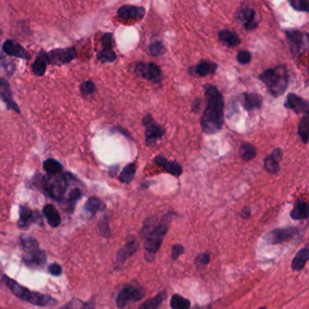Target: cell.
<instances>
[{
	"instance_id": "1",
	"label": "cell",
	"mask_w": 309,
	"mask_h": 309,
	"mask_svg": "<svg viewBox=\"0 0 309 309\" xmlns=\"http://www.w3.org/2000/svg\"><path fill=\"white\" fill-rule=\"evenodd\" d=\"M206 107L200 119L202 130L207 134L219 132L224 121V98L217 86L208 83L204 85Z\"/></svg>"
},
{
	"instance_id": "2",
	"label": "cell",
	"mask_w": 309,
	"mask_h": 309,
	"mask_svg": "<svg viewBox=\"0 0 309 309\" xmlns=\"http://www.w3.org/2000/svg\"><path fill=\"white\" fill-rule=\"evenodd\" d=\"M173 213L168 212L163 215L157 226L148 234L145 239V260L152 262L155 259V255L160 249L164 240L165 235L172 223Z\"/></svg>"
},
{
	"instance_id": "3",
	"label": "cell",
	"mask_w": 309,
	"mask_h": 309,
	"mask_svg": "<svg viewBox=\"0 0 309 309\" xmlns=\"http://www.w3.org/2000/svg\"><path fill=\"white\" fill-rule=\"evenodd\" d=\"M260 79L272 97H281L289 86L288 69L283 65L267 69L260 76Z\"/></svg>"
},
{
	"instance_id": "4",
	"label": "cell",
	"mask_w": 309,
	"mask_h": 309,
	"mask_svg": "<svg viewBox=\"0 0 309 309\" xmlns=\"http://www.w3.org/2000/svg\"><path fill=\"white\" fill-rule=\"evenodd\" d=\"M3 281L7 285V288L13 292L15 295H16L18 298L24 301H27L38 307H49L56 304L55 299L52 296L26 289L19 285L17 282L15 281L14 279L8 277L7 276H3Z\"/></svg>"
},
{
	"instance_id": "5",
	"label": "cell",
	"mask_w": 309,
	"mask_h": 309,
	"mask_svg": "<svg viewBox=\"0 0 309 309\" xmlns=\"http://www.w3.org/2000/svg\"><path fill=\"white\" fill-rule=\"evenodd\" d=\"M67 175L50 174L44 179V187L50 197L55 200H61L68 187Z\"/></svg>"
},
{
	"instance_id": "6",
	"label": "cell",
	"mask_w": 309,
	"mask_h": 309,
	"mask_svg": "<svg viewBox=\"0 0 309 309\" xmlns=\"http://www.w3.org/2000/svg\"><path fill=\"white\" fill-rule=\"evenodd\" d=\"M299 233H300V230L298 229V228H276L268 231V233L265 235L264 240L268 245H276V244H280L283 242L294 239Z\"/></svg>"
},
{
	"instance_id": "7",
	"label": "cell",
	"mask_w": 309,
	"mask_h": 309,
	"mask_svg": "<svg viewBox=\"0 0 309 309\" xmlns=\"http://www.w3.org/2000/svg\"><path fill=\"white\" fill-rule=\"evenodd\" d=\"M145 297V291L141 288L125 286L116 297V306L120 309L125 308L129 303L137 302Z\"/></svg>"
},
{
	"instance_id": "8",
	"label": "cell",
	"mask_w": 309,
	"mask_h": 309,
	"mask_svg": "<svg viewBox=\"0 0 309 309\" xmlns=\"http://www.w3.org/2000/svg\"><path fill=\"white\" fill-rule=\"evenodd\" d=\"M143 124L146 128L145 141L146 145L151 146L155 145L156 142L165 134V130L161 125H159L152 119L151 115H146L143 120Z\"/></svg>"
},
{
	"instance_id": "9",
	"label": "cell",
	"mask_w": 309,
	"mask_h": 309,
	"mask_svg": "<svg viewBox=\"0 0 309 309\" xmlns=\"http://www.w3.org/2000/svg\"><path fill=\"white\" fill-rule=\"evenodd\" d=\"M135 73L146 80L156 83L163 79L162 70L154 63H138L135 65Z\"/></svg>"
},
{
	"instance_id": "10",
	"label": "cell",
	"mask_w": 309,
	"mask_h": 309,
	"mask_svg": "<svg viewBox=\"0 0 309 309\" xmlns=\"http://www.w3.org/2000/svg\"><path fill=\"white\" fill-rule=\"evenodd\" d=\"M76 52L75 48L55 49L46 54L47 62L55 65H61L71 62L75 59Z\"/></svg>"
},
{
	"instance_id": "11",
	"label": "cell",
	"mask_w": 309,
	"mask_h": 309,
	"mask_svg": "<svg viewBox=\"0 0 309 309\" xmlns=\"http://www.w3.org/2000/svg\"><path fill=\"white\" fill-rule=\"evenodd\" d=\"M236 20L238 21L247 31L254 30L258 28V25H259L257 13L251 7L240 8L236 14Z\"/></svg>"
},
{
	"instance_id": "12",
	"label": "cell",
	"mask_w": 309,
	"mask_h": 309,
	"mask_svg": "<svg viewBox=\"0 0 309 309\" xmlns=\"http://www.w3.org/2000/svg\"><path fill=\"white\" fill-rule=\"evenodd\" d=\"M139 249V243L135 239H130L125 243L124 247H121L116 254V269L124 268L125 262Z\"/></svg>"
},
{
	"instance_id": "13",
	"label": "cell",
	"mask_w": 309,
	"mask_h": 309,
	"mask_svg": "<svg viewBox=\"0 0 309 309\" xmlns=\"http://www.w3.org/2000/svg\"><path fill=\"white\" fill-rule=\"evenodd\" d=\"M285 107L294 111L297 114L309 115V102L295 94H289L284 103Z\"/></svg>"
},
{
	"instance_id": "14",
	"label": "cell",
	"mask_w": 309,
	"mask_h": 309,
	"mask_svg": "<svg viewBox=\"0 0 309 309\" xmlns=\"http://www.w3.org/2000/svg\"><path fill=\"white\" fill-rule=\"evenodd\" d=\"M23 260L26 264L30 266L39 267L46 263L47 255L44 250H42L39 246H35V247L25 249Z\"/></svg>"
},
{
	"instance_id": "15",
	"label": "cell",
	"mask_w": 309,
	"mask_h": 309,
	"mask_svg": "<svg viewBox=\"0 0 309 309\" xmlns=\"http://www.w3.org/2000/svg\"><path fill=\"white\" fill-rule=\"evenodd\" d=\"M287 34V39L289 43V47L291 49L293 57H297L298 55L301 54L303 49H304V34L301 31L296 30V29H292V30H288L286 32Z\"/></svg>"
},
{
	"instance_id": "16",
	"label": "cell",
	"mask_w": 309,
	"mask_h": 309,
	"mask_svg": "<svg viewBox=\"0 0 309 309\" xmlns=\"http://www.w3.org/2000/svg\"><path fill=\"white\" fill-rule=\"evenodd\" d=\"M19 220L17 226L20 228H27L33 222L42 221L41 216L38 211H32L28 207L21 206L19 210Z\"/></svg>"
},
{
	"instance_id": "17",
	"label": "cell",
	"mask_w": 309,
	"mask_h": 309,
	"mask_svg": "<svg viewBox=\"0 0 309 309\" xmlns=\"http://www.w3.org/2000/svg\"><path fill=\"white\" fill-rule=\"evenodd\" d=\"M117 14L119 17L125 20H130V19L140 20L145 16V7H143L125 5L118 9Z\"/></svg>"
},
{
	"instance_id": "18",
	"label": "cell",
	"mask_w": 309,
	"mask_h": 309,
	"mask_svg": "<svg viewBox=\"0 0 309 309\" xmlns=\"http://www.w3.org/2000/svg\"><path fill=\"white\" fill-rule=\"evenodd\" d=\"M3 50L8 55L18 57L22 59H29L30 55L28 51L15 40H7L3 44Z\"/></svg>"
},
{
	"instance_id": "19",
	"label": "cell",
	"mask_w": 309,
	"mask_h": 309,
	"mask_svg": "<svg viewBox=\"0 0 309 309\" xmlns=\"http://www.w3.org/2000/svg\"><path fill=\"white\" fill-rule=\"evenodd\" d=\"M154 163L161 166L165 172L172 174L175 177H179L183 172L181 165L176 162H170L163 155H159L154 159Z\"/></svg>"
},
{
	"instance_id": "20",
	"label": "cell",
	"mask_w": 309,
	"mask_h": 309,
	"mask_svg": "<svg viewBox=\"0 0 309 309\" xmlns=\"http://www.w3.org/2000/svg\"><path fill=\"white\" fill-rule=\"evenodd\" d=\"M241 104L246 111H254L260 109L263 102V98L260 95L252 93H243L241 95Z\"/></svg>"
},
{
	"instance_id": "21",
	"label": "cell",
	"mask_w": 309,
	"mask_h": 309,
	"mask_svg": "<svg viewBox=\"0 0 309 309\" xmlns=\"http://www.w3.org/2000/svg\"><path fill=\"white\" fill-rule=\"evenodd\" d=\"M282 153L281 149L276 148L272 151L271 154H269L264 160V167L267 172L271 174H276L279 172V161H281Z\"/></svg>"
},
{
	"instance_id": "22",
	"label": "cell",
	"mask_w": 309,
	"mask_h": 309,
	"mask_svg": "<svg viewBox=\"0 0 309 309\" xmlns=\"http://www.w3.org/2000/svg\"><path fill=\"white\" fill-rule=\"evenodd\" d=\"M218 69V65L210 61H200L194 67L190 69V73L194 76L204 77V76L212 75Z\"/></svg>"
},
{
	"instance_id": "23",
	"label": "cell",
	"mask_w": 309,
	"mask_h": 309,
	"mask_svg": "<svg viewBox=\"0 0 309 309\" xmlns=\"http://www.w3.org/2000/svg\"><path fill=\"white\" fill-rule=\"evenodd\" d=\"M0 97L10 108H12L17 113H20L19 107L17 106V104L16 103L12 97V93L10 90L9 83L5 79H0Z\"/></svg>"
},
{
	"instance_id": "24",
	"label": "cell",
	"mask_w": 309,
	"mask_h": 309,
	"mask_svg": "<svg viewBox=\"0 0 309 309\" xmlns=\"http://www.w3.org/2000/svg\"><path fill=\"white\" fill-rule=\"evenodd\" d=\"M309 260V248L308 246L307 247H303L301 248L296 254H295V258L293 259L292 263H291V268L292 269L295 271V272H298V271H301L302 269H304L307 262Z\"/></svg>"
},
{
	"instance_id": "25",
	"label": "cell",
	"mask_w": 309,
	"mask_h": 309,
	"mask_svg": "<svg viewBox=\"0 0 309 309\" xmlns=\"http://www.w3.org/2000/svg\"><path fill=\"white\" fill-rule=\"evenodd\" d=\"M43 214L47 218L48 222L51 227H57L61 223V217L54 205L48 204L44 207Z\"/></svg>"
},
{
	"instance_id": "26",
	"label": "cell",
	"mask_w": 309,
	"mask_h": 309,
	"mask_svg": "<svg viewBox=\"0 0 309 309\" xmlns=\"http://www.w3.org/2000/svg\"><path fill=\"white\" fill-rule=\"evenodd\" d=\"M290 217L294 220H307L309 218L308 203L303 200L296 201L294 209L290 212Z\"/></svg>"
},
{
	"instance_id": "27",
	"label": "cell",
	"mask_w": 309,
	"mask_h": 309,
	"mask_svg": "<svg viewBox=\"0 0 309 309\" xmlns=\"http://www.w3.org/2000/svg\"><path fill=\"white\" fill-rule=\"evenodd\" d=\"M219 39L225 43L229 48L238 47L241 44V38L239 37V35L228 29L220 30L219 32Z\"/></svg>"
},
{
	"instance_id": "28",
	"label": "cell",
	"mask_w": 309,
	"mask_h": 309,
	"mask_svg": "<svg viewBox=\"0 0 309 309\" xmlns=\"http://www.w3.org/2000/svg\"><path fill=\"white\" fill-rule=\"evenodd\" d=\"M136 170H137V167H136V164L133 163L126 165L119 176L120 181L125 183V184L130 183L132 181V179H134Z\"/></svg>"
},
{
	"instance_id": "29",
	"label": "cell",
	"mask_w": 309,
	"mask_h": 309,
	"mask_svg": "<svg viewBox=\"0 0 309 309\" xmlns=\"http://www.w3.org/2000/svg\"><path fill=\"white\" fill-rule=\"evenodd\" d=\"M166 298V293L165 292H161L158 295L151 297L150 299L146 300L145 303H143L139 309H158L163 302L164 301Z\"/></svg>"
},
{
	"instance_id": "30",
	"label": "cell",
	"mask_w": 309,
	"mask_h": 309,
	"mask_svg": "<svg viewBox=\"0 0 309 309\" xmlns=\"http://www.w3.org/2000/svg\"><path fill=\"white\" fill-rule=\"evenodd\" d=\"M47 63L48 62L46 59V54L41 52L32 66V71L35 76H43L46 74Z\"/></svg>"
},
{
	"instance_id": "31",
	"label": "cell",
	"mask_w": 309,
	"mask_h": 309,
	"mask_svg": "<svg viewBox=\"0 0 309 309\" xmlns=\"http://www.w3.org/2000/svg\"><path fill=\"white\" fill-rule=\"evenodd\" d=\"M170 306L172 309H190L192 307V303L185 297L175 294L172 296Z\"/></svg>"
},
{
	"instance_id": "32",
	"label": "cell",
	"mask_w": 309,
	"mask_h": 309,
	"mask_svg": "<svg viewBox=\"0 0 309 309\" xmlns=\"http://www.w3.org/2000/svg\"><path fill=\"white\" fill-rule=\"evenodd\" d=\"M240 155L243 161L249 162L256 157L257 149L255 146L250 144H243L241 145V150H240Z\"/></svg>"
},
{
	"instance_id": "33",
	"label": "cell",
	"mask_w": 309,
	"mask_h": 309,
	"mask_svg": "<svg viewBox=\"0 0 309 309\" xmlns=\"http://www.w3.org/2000/svg\"><path fill=\"white\" fill-rule=\"evenodd\" d=\"M117 55L113 48H103L97 54V59L103 63H113L116 60Z\"/></svg>"
},
{
	"instance_id": "34",
	"label": "cell",
	"mask_w": 309,
	"mask_h": 309,
	"mask_svg": "<svg viewBox=\"0 0 309 309\" xmlns=\"http://www.w3.org/2000/svg\"><path fill=\"white\" fill-rule=\"evenodd\" d=\"M298 134L301 138L303 143L307 145L309 140V115H305L301 119L299 126H298Z\"/></svg>"
},
{
	"instance_id": "35",
	"label": "cell",
	"mask_w": 309,
	"mask_h": 309,
	"mask_svg": "<svg viewBox=\"0 0 309 309\" xmlns=\"http://www.w3.org/2000/svg\"><path fill=\"white\" fill-rule=\"evenodd\" d=\"M158 223V218H157L156 216H150V217H148V218L144 221V225H143L142 230H141V236H142V238L145 239V237H146L148 234L150 233L154 228L157 226Z\"/></svg>"
},
{
	"instance_id": "36",
	"label": "cell",
	"mask_w": 309,
	"mask_h": 309,
	"mask_svg": "<svg viewBox=\"0 0 309 309\" xmlns=\"http://www.w3.org/2000/svg\"><path fill=\"white\" fill-rule=\"evenodd\" d=\"M95 302L91 300L89 302H82L80 299H73L65 306V309H95Z\"/></svg>"
},
{
	"instance_id": "37",
	"label": "cell",
	"mask_w": 309,
	"mask_h": 309,
	"mask_svg": "<svg viewBox=\"0 0 309 309\" xmlns=\"http://www.w3.org/2000/svg\"><path fill=\"white\" fill-rule=\"evenodd\" d=\"M44 170L49 174H58L62 171L63 166L59 162L54 159H49L44 163Z\"/></svg>"
},
{
	"instance_id": "38",
	"label": "cell",
	"mask_w": 309,
	"mask_h": 309,
	"mask_svg": "<svg viewBox=\"0 0 309 309\" xmlns=\"http://www.w3.org/2000/svg\"><path fill=\"white\" fill-rule=\"evenodd\" d=\"M101 206H102L101 200L97 197H92L85 203L84 210L86 211V212L89 213L91 216H94L101 209Z\"/></svg>"
},
{
	"instance_id": "39",
	"label": "cell",
	"mask_w": 309,
	"mask_h": 309,
	"mask_svg": "<svg viewBox=\"0 0 309 309\" xmlns=\"http://www.w3.org/2000/svg\"><path fill=\"white\" fill-rule=\"evenodd\" d=\"M166 52L164 45L162 42L156 41L151 43L147 49V53L151 56H161Z\"/></svg>"
},
{
	"instance_id": "40",
	"label": "cell",
	"mask_w": 309,
	"mask_h": 309,
	"mask_svg": "<svg viewBox=\"0 0 309 309\" xmlns=\"http://www.w3.org/2000/svg\"><path fill=\"white\" fill-rule=\"evenodd\" d=\"M82 197V193L79 189H74L68 197V208H67V211L69 213H73L75 211V208H76V203L79 199Z\"/></svg>"
},
{
	"instance_id": "41",
	"label": "cell",
	"mask_w": 309,
	"mask_h": 309,
	"mask_svg": "<svg viewBox=\"0 0 309 309\" xmlns=\"http://www.w3.org/2000/svg\"><path fill=\"white\" fill-rule=\"evenodd\" d=\"M289 4L296 11H304V12L309 11V2L306 0H290Z\"/></svg>"
},
{
	"instance_id": "42",
	"label": "cell",
	"mask_w": 309,
	"mask_h": 309,
	"mask_svg": "<svg viewBox=\"0 0 309 309\" xmlns=\"http://www.w3.org/2000/svg\"><path fill=\"white\" fill-rule=\"evenodd\" d=\"M210 261H211V258H210L209 253H207V252L200 253L195 259V265L198 268H203V267H206L209 265Z\"/></svg>"
},
{
	"instance_id": "43",
	"label": "cell",
	"mask_w": 309,
	"mask_h": 309,
	"mask_svg": "<svg viewBox=\"0 0 309 309\" xmlns=\"http://www.w3.org/2000/svg\"><path fill=\"white\" fill-rule=\"evenodd\" d=\"M80 91L82 92V95H84V96H91L96 91V85H95L94 82H91V81L83 82L80 85Z\"/></svg>"
},
{
	"instance_id": "44",
	"label": "cell",
	"mask_w": 309,
	"mask_h": 309,
	"mask_svg": "<svg viewBox=\"0 0 309 309\" xmlns=\"http://www.w3.org/2000/svg\"><path fill=\"white\" fill-rule=\"evenodd\" d=\"M185 253V248L181 244H173L172 247V260H177L180 255Z\"/></svg>"
},
{
	"instance_id": "45",
	"label": "cell",
	"mask_w": 309,
	"mask_h": 309,
	"mask_svg": "<svg viewBox=\"0 0 309 309\" xmlns=\"http://www.w3.org/2000/svg\"><path fill=\"white\" fill-rule=\"evenodd\" d=\"M98 228H99V232H100V234H101L103 237H105V238L110 237V226H109V224H108L107 221L102 220V221L99 223V225H98Z\"/></svg>"
},
{
	"instance_id": "46",
	"label": "cell",
	"mask_w": 309,
	"mask_h": 309,
	"mask_svg": "<svg viewBox=\"0 0 309 309\" xmlns=\"http://www.w3.org/2000/svg\"><path fill=\"white\" fill-rule=\"evenodd\" d=\"M237 60L241 65H247L251 60V54L248 51H241L237 55Z\"/></svg>"
},
{
	"instance_id": "47",
	"label": "cell",
	"mask_w": 309,
	"mask_h": 309,
	"mask_svg": "<svg viewBox=\"0 0 309 309\" xmlns=\"http://www.w3.org/2000/svg\"><path fill=\"white\" fill-rule=\"evenodd\" d=\"M49 272L52 276H58L62 274V267L57 263H54L49 266Z\"/></svg>"
},
{
	"instance_id": "48",
	"label": "cell",
	"mask_w": 309,
	"mask_h": 309,
	"mask_svg": "<svg viewBox=\"0 0 309 309\" xmlns=\"http://www.w3.org/2000/svg\"><path fill=\"white\" fill-rule=\"evenodd\" d=\"M101 42L103 48H113V35L110 33L103 34Z\"/></svg>"
},
{
	"instance_id": "49",
	"label": "cell",
	"mask_w": 309,
	"mask_h": 309,
	"mask_svg": "<svg viewBox=\"0 0 309 309\" xmlns=\"http://www.w3.org/2000/svg\"><path fill=\"white\" fill-rule=\"evenodd\" d=\"M200 102L201 101L199 99H195L193 101V104H192V112L193 113H195V114L199 113V109H200V105H201Z\"/></svg>"
},
{
	"instance_id": "50",
	"label": "cell",
	"mask_w": 309,
	"mask_h": 309,
	"mask_svg": "<svg viewBox=\"0 0 309 309\" xmlns=\"http://www.w3.org/2000/svg\"><path fill=\"white\" fill-rule=\"evenodd\" d=\"M241 215L243 219H248L250 217V215H251V210L249 208L246 207V208H244L242 210Z\"/></svg>"
},
{
	"instance_id": "51",
	"label": "cell",
	"mask_w": 309,
	"mask_h": 309,
	"mask_svg": "<svg viewBox=\"0 0 309 309\" xmlns=\"http://www.w3.org/2000/svg\"><path fill=\"white\" fill-rule=\"evenodd\" d=\"M194 309H211V306L205 307V308H199V307H197V308H195Z\"/></svg>"
},
{
	"instance_id": "52",
	"label": "cell",
	"mask_w": 309,
	"mask_h": 309,
	"mask_svg": "<svg viewBox=\"0 0 309 309\" xmlns=\"http://www.w3.org/2000/svg\"><path fill=\"white\" fill-rule=\"evenodd\" d=\"M1 35H2V31H1V29H0V40H1V37H2Z\"/></svg>"
},
{
	"instance_id": "53",
	"label": "cell",
	"mask_w": 309,
	"mask_h": 309,
	"mask_svg": "<svg viewBox=\"0 0 309 309\" xmlns=\"http://www.w3.org/2000/svg\"><path fill=\"white\" fill-rule=\"evenodd\" d=\"M267 309V308H265V307H261V308H260V309Z\"/></svg>"
},
{
	"instance_id": "54",
	"label": "cell",
	"mask_w": 309,
	"mask_h": 309,
	"mask_svg": "<svg viewBox=\"0 0 309 309\" xmlns=\"http://www.w3.org/2000/svg\"><path fill=\"white\" fill-rule=\"evenodd\" d=\"M65 309V307H64V308H62V309Z\"/></svg>"
}]
</instances>
